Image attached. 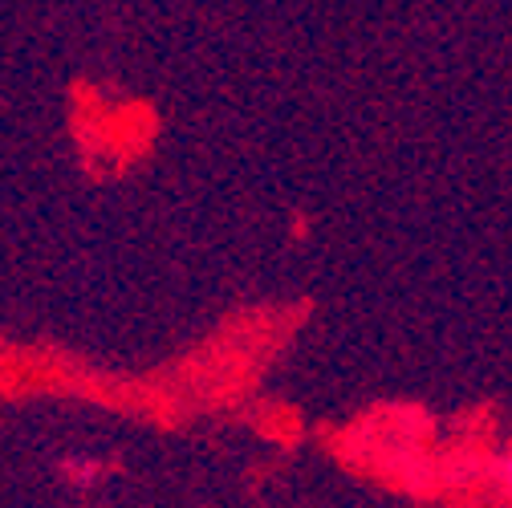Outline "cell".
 Segmentation results:
<instances>
[{"label":"cell","instance_id":"cell-1","mask_svg":"<svg viewBox=\"0 0 512 508\" xmlns=\"http://www.w3.org/2000/svg\"><path fill=\"white\" fill-rule=\"evenodd\" d=\"M504 480H508V488H512V452H508V460H504Z\"/></svg>","mask_w":512,"mask_h":508}]
</instances>
